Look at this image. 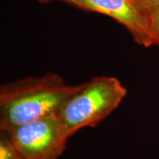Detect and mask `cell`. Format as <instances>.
Segmentation results:
<instances>
[{"instance_id":"8992f818","label":"cell","mask_w":159,"mask_h":159,"mask_svg":"<svg viewBox=\"0 0 159 159\" xmlns=\"http://www.w3.org/2000/svg\"><path fill=\"white\" fill-rule=\"evenodd\" d=\"M150 27V39L152 46H159V9L149 16Z\"/></svg>"},{"instance_id":"6da1fadb","label":"cell","mask_w":159,"mask_h":159,"mask_svg":"<svg viewBox=\"0 0 159 159\" xmlns=\"http://www.w3.org/2000/svg\"><path fill=\"white\" fill-rule=\"evenodd\" d=\"M80 84L66 83L56 73L28 77L0 88V130H8L58 112Z\"/></svg>"},{"instance_id":"3957f363","label":"cell","mask_w":159,"mask_h":159,"mask_svg":"<svg viewBox=\"0 0 159 159\" xmlns=\"http://www.w3.org/2000/svg\"><path fill=\"white\" fill-rule=\"evenodd\" d=\"M4 131L24 159H58L69 138L56 114Z\"/></svg>"},{"instance_id":"277c9868","label":"cell","mask_w":159,"mask_h":159,"mask_svg":"<svg viewBox=\"0 0 159 159\" xmlns=\"http://www.w3.org/2000/svg\"><path fill=\"white\" fill-rule=\"evenodd\" d=\"M41 2H63L79 8L102 13L116 20L128 30L137 44L152 47L149 16L136 0H37Z\"/></svg>"},{"instance_id":"5b68a950","label":"cell","mask_w":159,"mask_h":159,"mask_svg":"<svg viewBox=\"0 0 159 159\" xmlns=\"http://www.w3.org/2000/svg\"><path fill=\"white\" fill-rule=\"evenodd\" d=\"M0 131V159H24L7 133Z\"/></svg>"},{"instance_id":"7a4b0ae2","label":"cell","mask_w":159,"mask_h":159,"mask_svg":"<svg viewBox=\"0 0 159 159\" xmlns=\"http://www.w3.org/2000/svg\"><path fill=\"white\" fill-rule=\"evenodd\" d=\"M127 89L115 77H94L61 107L57 116L70 137L81 129L94 127L119 106Z\"/></svg>"},{"instance_id":"52a82bcc","label":"cell","mask_w":159,"mask_h":159,"mask_svg":"<svg viewBox=\"0 0 159 159\" xmlns=\"http://www.w3.org/2000/svg\"><path fill=\"white\" fill-rule=\"evenodd\" d=\"M136 2L139 7L148 16L156 10L159 9V0H136Z\"/></svg>"}]
</instances>
